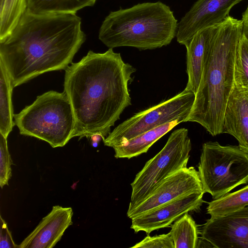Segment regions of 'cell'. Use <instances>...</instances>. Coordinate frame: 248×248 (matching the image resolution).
Segmentation results:
<instances>
[{"instance_id": "obj_1", "label": "cell", "mask_w": 248, "mask_h": 248, "mask_svg": "<svg viewBox=\"0 0 248 248\" xmlns=\"http://www.w3.org/2000/svg\"><path fill=\"white\" fill-rule=\"evenodd\" d=\"M65 71L64 92L75 120L72 138L99 134L103 140L131 105L128 84L136 68L109 48L104 53L89 51Z\"/></svg>"}, {"instance_id": "obj_2", "label": "cell", "mask_w": 248, "mask_h": 248, "mask_svg": "<svg viewBox=\"0 0 248 248\" xmlns=\"http://www.w3.org/2000/svg\"><path fill=\"white\" fill-rule=\"evenodd\" d=\"M86 39L76 14L26 10L13 31L0 40V60L15 88L45 73L65 70Z\"/></svg>"}, {"instance_id": "obj_3", "label": "cell", "mask_w": 248, "mask_h": 248, "mask_svg": "<svg viewBox=\"0 0 248 248\" xmlns=\"http://www.w3.org/2000/svg\"><path fill=\"white\" fill-rule=\"evenodd\" d=\"M242 33L241 20L228 16L206 49L200 85L186 122L201 124L213 136L222 134L227 101L234 85L236 49Z\"/></svg>"}, {"instance_id": "obj_4", "label": "cell", "mask_w": 248, "mask_h": 248, "mask_svg": "<svg viewBox=\"0 0 248 248\" xmlns=\"http://www.w3.org/2000/svg\"><path fill=\"white\" fill-rule=\"evenodd\" d=\"M178 26L169 6L160 1L143 2L110 12L100 26L98 38L109 48L153 49L169 45Z\"/></svg>"}, {"instance_id": "obj_5", "label": "cell", "mask_w": 248, "mask_h": 248, "mask_svg": "<svg viewBox=\"0 0 248 248\" xmlns=\"http://www.w3.org/2000/svg\"><path fill=\"white\" fill-rule=\"evenodd\" d=\"M14 118L20 134L45 141L52 148L63 147L72 138L75 116L64 91H49L38 95Z\"/></svg>"}, {"instance_id": "obj_6", "label": "cell", "mask_w": 248, "mask_h": 248, "mask_svg": "<svg viewBox=\"0 0 248 248\" xmlns=\"http://www.w3.org/2000/svg\"><path fill=\"white\" fill-rule=\"evenodd\" d=\"M198 171L204 194L218 199L248 183V153L238 146L205 142Z\"/></svg>"}, {"instance_id": "obj_7", "label": "cell", "mask_w": 248, "mask_h": 248, "mask_svg": "<svg viewBox=\"0 0 248 248\" xmlns=\"http://www.w3.org/2000/svg\"><path fill=\"white\" fill-rule=\"evenodd\" d=\"M191 150L188 130L181 128L173 131L163 148L146 162L131 184L127 212L146 198L167 177L186 167Z\"/></svg>"}, {"instance_id": "obj_8", "label": "cell", "mask_w": 248, "mask_h": 248, "mask_svg": "<svg viewBox=\"0 0 248 248\" xmlns=\"http://www.w3.org/2000/svg\"><path fill=\"white\" fill-rule=\"evenodd\" d=\"M195 94L184 89L173 97L140 111L116 126L103 140L105 146L123 145L127 141L161 124L188 117Z\"/></svg>"}, {"instance_id": "obj_9", "label": "cell", "mask_w": 248, "mask_h": 248, "mask_svg": "<svg viewBox=\"0 0 248 248\" xmlns=\"http://www.w3.org/2000/svg\"><path fill=\"white\" fill-rule=\"evenodd\" d=\"M203 192L198 171L193 167H185L164 179L142 202L127 212L131 219L184 196Z\"/></svg>"}, {"instance_id": "obj_10", "label": "cell", "mask_w": 248, "mask_h": 248, "mask_svg": "<svg viewBox=\"0 0 248 248\" xmlns=\"http://www.w3.org/2000/svg\"><path fill=\"white\" fill-rule=\"evenodd\" d=\"M201 238L217 248H248V206L236 212L210 217Z\"/></svg>"}, {"instance_id": "obj_11", "label": "cell", "mask_w": 248, "mask_h": 248, "mask_svg": "<svg viewBox=\"0 0 248 248\" xmlns=\"http://www.w3.org/2000/svg\"><path fill=\"white\" fill-rule=\"evenodd\" d=\"M242 0H198L178 23L177 42L186 46L198 31L221 23L231 9Z\"/></svg>"}, {"instance_id": "obj_12", "label": "cell", "mask_w": 248, "mask_h": 248, "mask_svg": "<svg viewBox=\"0 0 248 248\" xmlns=\"http://www.w3.org/2000/svg\"><path fill=\"white\" fill-rule=\"evenodd\" d=\"M203 192L191 193L164 204L152 211L131 219V229L135 233L152 232L169 227L185 213L200 209Z\"/></svg>"}, {"instance_id": "obj_13", "label": "cell", "mask_w": 248, "mask_h": 248, "mask_svg": "<svg viewBox=\"0 0 248 248\" xmlns=\"http://www.w3.org/2000/svg\"><path fill=\"white\" fill-rule=\"evenodd\" d=\"M73 215L71 207L53 206L51 211L18 245V248H53L72 224Z\"/></svg>"}, {"instance_id": "obj_14", "label": "cell", "mask_w": 248, "mask_h": 248, "mask_svg": "<svg viewBox=\"0 0 248 248\" xmlns=\"http://www.w3.org/2000/svg\"><path fill=\"white\" fill-rule=\"evenodd\" d=\"M222 133L234 137L238 147L248 153V91L233 85L225 109Z\"/></svg>"}, {"instance_id": "obj_15", "label": "cell", "mask_w": 248, "mask_h": 248, "mask_svg": "<svg viewBox=\"0 0 248 248\" xmlns=\"http://www.w3.org/2000/svg\"><path fill=\"white\" fill-rule=\"evenodd\" d=\"M220 24L198 31L186 46V73L188 76V81L185 89L186 90L195 94L197 93L202 78L206 49Z\"/></svg>"}, {"instance_id": "obj_16", "label": "cell", "mask_w": 248, "mask_h": 248, "mask_svg": "<svg viewBox=\"0 0 248 248\" xmlns=\"http://www.w3.org/2000/svg\"><path fill=\"white\" fill-rule=\"evenodd\" d=\"M182 122L183 119H177L164 124L130 140L123 145L113 147L115 157L130 159L146 153L157 140Z\"/></svg>"}, {"instance_id": "obj_17", "label": "cell", "mask_w": 248, "mask_h": 248, "mask_svg": "<svg viewBox=\"0 0 248 248\" xmlns=\"http://www.w3.org/2000/svg\"><path fill=\"white\" fill-rule=\"evenodd\" d=\"M13 87L3 62L0 60V133L7 139L15 125L13 119Z\"/></svg>"}, {"instance_id": "obj_18", "label": "cell", "mask_w": 248, "mask_h": 248, "mask_svg": "<svg viewBox=\"0 0 248 248\" xmlns=\"http://www.w3.org/2000/svg\"><path fill=\"white\" fill-rule=\"evenodd\" d=\"M97 0H27V10L39 15L76 14L94 5Z\"/></svg>"}, {"instance_id": "obj_19", "label": "cell", "mask_w": 248, "mask_h": 248, "mask_svg": "<svg viewBox=\"0 0 248 248\" xmlns=\"http://www.w3.org/2000/svg\"><path fill=\"white\" fill-rule=\"evenodd\" d=\"M248 206V185L231 193L214 199L206 208L211 217L223 216Z\"/></svg>"}, {"instance_id": "obj_20", "label": "cell", "mask_w": 248, "mask_h": 248, "mask_svg": "<svg viewBox=\"0 0 248 248\" xmlns=\"http://www.w3.org/2000/svg\"><path fill=\"white\" fill-rule=\"evenodd\" d=\"M174 248H196L198 242L197 225L188 213L175 221L170 232Z\"/></svg>"}, {"instance_id": "obj_21", "label": "cell", "mask_w": 248, "mask_h": 248, "mask_svg": "<svg viewBox=\"0 0 248 248\" xmlns=\"http://www.w3.org/2000/svg\"><path fill=\"white\" fill-rule=\"evenodd\" d=\"M27 10V0H6L0 11V40L9 35Z\"/></svg>"}, {"instance_id": "obj_22", "label": "cell", "mask_w": 248, "mask_h": 248, "mask_svg": "<svg viewBox=\"0 0 248 248\" xmlns=\"http://www.w3.org/2000/svg\"><path fill=\"white\" fill-rule=\"evenodd\" d=\"M234 86L239 90L248 91V41L242 33L235 54Z\"/></svg>"}, {"instance_id": "obj_23", "label": "cell", "mask_w": 248, "mask_h": 248, "mask_svg": "<svg viewBox=\"0 0 248 248\" xmlns=\"http://www.w3.org/2000/svg\"><path fill=\"white\" fill-rule=\"evenodd\" d=\"M12 164L7 139L0 133V186L1 188L5 185H8L12 176L11 166Z\"/></svg>"}, {"instance_id": "obj_24", "label": "cell", "mask_w": 248, "mask_h": 248, "mask_svg": "<svg viewBox=\"0 0 248 248\" xmlns=\"http://www.w3.org/2000/svg\"><path fill=\"white\" fill-rule=\"evenodd\" d=\"M132 248H174L170 232L151 236L148 235Z\"/></svg>"}, {"instance_id": "obj_25", "label": "cell", "mask_w": 248, "mask_h": 248, "mask_svg": "<svg viewBox=\"0 0 248 248\" xmlns=\"http://www.w3.org/2000/svg\"><path fill=\"white\" fill-rule=\"evenodd\" d=\"M0 248H18V245L14 243L11 232L7 223L0 216Z\"/></svg>"}, {"instance_id": "obj_26", "label": "cell", "mask_w": 248, "mask_h": 248, "mask_svg": "<svg viewBox=\"0 0 248 248\" xmlns=\"http://www.w3.org/2000/svg\"><path fill=\"white\" fill-rule=\"evenodd\" d=\"M242 35L248 41V6L242 14Z\"/></svg>"}, {"instance_id": "obj_27", "label": "cell", "mask_w": 248, "mask_h": 248, "mask_svg": "<svg viewBox=\"0 0 248 248\" xmlns=\"http://www.w3.org/2000/svg\"><path fill=\"white\" fill-rule=\"evenodd\" d=\"M90 139L92 143H98L101 139H103L102 136L99 134H94L90 137Z\"/></svg>"}]
</instances>
